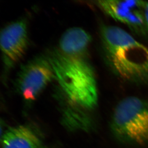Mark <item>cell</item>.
I'll return each instance as SVG.
<instances>
[{
	"label": "cell",
	"instance_id": "4",
	"mask_svg": "<svg viewBox=\"0 0 148 148\" xmlns=\"http://www.w3.org/2000/svg\"><path fill=\"white\" fill-rule=\"evenodd\" d=\"M54 78L48 58H35L24 65L17 78V88L24 99L34 100Z\"/></svg>",
	"mask_w": 148,
	"mask_h": 148
},
{
	"label": "cell",
	"instance_id": "2",
	"mask_svg": "<svg viewBox=\"0 0 148 148\" xmlns=\"http://www.w3.org/2000/svg\"><path fill=\"white\" fill-rule=\"evenodd\" d=\"M101 36L108 58L119 77L135 83L148 82V48L117 27L104 26Z\"/></svg>",
	"mask_w": 148,
	"mask_h": 148
},
{
	"label": "cell",
	"instance_id": "8",
	"mask_svg": "<svg viewBox=\"0 0 148 148\" xmlns=\"http://www.w3.org/2000/svg\"><path fill=\"white\" fill-rule=\"evenodd\" d=\"M3 148H42L39 138L33 130L25 126L12 127L2 138Z\"/></svg>",
	"mask_w": 148,
	"mask_h": 148
},
{
	"label": "cell",
	"instance_id": "5",
	"mask_svg": "<svg viewBox=\"0 0 148 148\" xmlns=\"http://www.w3.org/2000/svg\"><path fill=\"white\" fill-rule=\"evenodd\" d=\"M99 7L112 18L136 32H147L145 20L146 1H99Z\"/></svg>",
	"mask_w": 148,
	"mask_h": 148
},
{
	"label": "cell",
	"instance_id": "3",
	"mask_svg": "<svg viewBox=\"0 0 148 148\" xmlns=\"http://www.w3.org/2000/svg\"><path fill=\"white\" fill-rule=\"evenodd\" d=\"M110 127L121 143L148 146V101L135 97L120 101L114 111Z\"/></svg>",
	"mask_w": 148,
	"mask_h": 148
},
{
	"label": "cell",
	"instance_id": "9",
	"mask_svg": "<svg viewBox=\"0 0 148 148\" xmlns=\"http://www.w3.org/2000/svg\"><path fill=\"white\" fill-rule=\"evenodd\" d=\"M145 20L147 32H148V1H146L145 7Z\"/></svg>",
	"mask_w": 148,
	"mask_h": 148
},
{
	"label": "cell",
	"instance_id": "1",
	"mask_svg": "<svg viewBox=\"0 0 148 148\" xmlns=\"http://www.w3.org/2000/svg\"><path fill=\"white\" fill-rule=\"evenodd\" d=\"M48 59L54 78L69 102L84 109L95 108L98 101L97 82L84 57L71 56L58 49L50 53Z\"/></svg>",
	"mask_w": 148,
	"mask_h": 148
},
{
	"label": "cell",
	"instance_id": "7",
	"mask_svg": "<svg viewBox=\"0 0 148 148\" xmlns=\"http://www.w3.org/2000/svg\"><path fill=\"white\" fill-rule=\"evenodd\" d=\"M91 41V36L87 32L81 27H73L62 35L59 49L65 54L84 57Z\"/></svg>",
	"mask_w": 148,
	"mask_h": 148
},
{
	"label": "cell",
	"instance_id": "10",
	"mask_svg": "<svg viewBox=\"0 0 148 148\" xmlns=\"http://www.w3.org/2000/svg\"></svg>",
	"mask_w": 148,
	"mask_h": 148
},
{
	"label": "cell",
	"instance_id": "6",
	"mask_svg": "<svg viewBox=\"0 0 148 148\" xmlns=\"http://www.w3.org/2000/svg\"><path fill=\"white\" fill-rule=\"evenodd\" d=\"M28 43L27 23L24 20L14 21L1 30L0 44L5 63L11 66L25 53Z\"/></svg>",
	"mask_w": 148,
	"mask_h": 148
}]
</instances>
